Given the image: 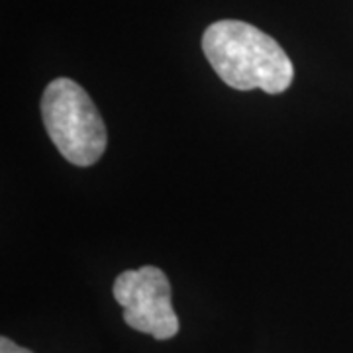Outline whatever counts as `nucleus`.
<instances>
[{"label": "nucleus", "mask_w": 353, "mask_h": 353, "mask_svg": "<svg viewBox=\"0 0 353 353\" xmlns=\"http://www.w3.org/2000/svg\"><path fill=\"white\" fill-rule=\"evenodd\" d=\"M41 118L53 145L69 163L90 167L102 157L108 136L101 112L79 83L59 77L41 97Z\"/></svg>", "instance_id": "obj_2"}, {"label": "nucleus", "mask_w": 353, "mask_h": 353, "mask_svg": "<svg viewBox=\"0 0 353 353\" xmlns=\"http://www.w3.org/2000/svg\"><path fill=\"white\" fill-rule=\"evenodd\" d=\"M0 353H34L30 352V350H26V347H20V345H16L10 338H0Z\"/></svg>", "instance_id": "obj_4"}, {"label": "nucleus", "mask_w": 353, "mask_h": 353, "mask_svg": "<svg viewBox=\"0 0 353 353\" xmlns=\"http://www.w3.org/2000/svg\"><path fill=\"white\" fill-rule=\"evenodd\" d=\"M114 299L124 308V322L130 328L150 334L155 340H171L179 332L171 283L159 267L143 265L120 273L114 281Z\"/></svg>", "instance_id": "obj_3"}, {"label": "nucleus", "mask_w": 353, "mask_h": 353, "mask_svg": "<svg viewBox=\"0 0 353 353\" xmlns=\"http://www.w3.org/2000/svg\"><path fill=\"white\" fill-rule=\"evenodd\" d=\"M202 51L216 75L236 90L259 88L279 94L290 87L294 67L277 39L240 20H220L206 28Z\"/></svg>", "instance_id": "obj_1"}]
</instances>
